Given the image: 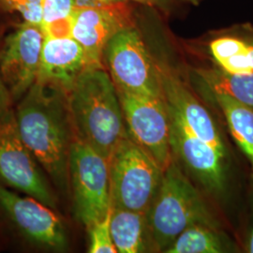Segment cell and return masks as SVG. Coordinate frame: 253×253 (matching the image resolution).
<instances>
[{"instance_id": "cell-12", "label": "cell", "mask_w": 253, "mask_h": 253, "mask_svg": "<svg viewBox=\"0 0 253 253\" xmlns=\"http://www.w3.org/2000/svg\"><path fill=\"white\" fill-rule=\"evenodd\" d=\"M73 36L87 55L92 66H103V53L109 41L118 32L133 27L126 2L112 3L92 9H74Z\"/></svg>"}, {"instance_id": "cell-15", "label": "cell", "mask_w": 253, "mask_h": 253, "mask_svg": "<svg viewBox=\"0 0 253 253\" xmlns=\"http://www.w3.org/2000/svg\"><path fill=\"white\" fill-rule=\"evenodd\" d=\"M110 227L118 253H147L155 250L146 212L112 207Z\"/></svg>"}, {"instance_id": "cell-25", "label": "cell", "mask_w": 253, "mask_h": 253, "mask_svg": "<svg viewBox=\"0 0 253 253\" xmlns=\"http://www.w3.org/2000/svg\"><path fill=\"white\" fill-rule=\"evenodd\" d=\"M251 205H252V222H251L250 230L245 242V249L248 253H253V175L251 180Z\"/></svg>"}, {"instance_id": "cell-11", "label": "cell", "mask_w": 253, "mask_h": 253, "mask_svg": "<svg viewBox=\"0 0 253 253\" xmlns=\"http://www.w3.org/2000/svg\"><path fill=\"white\" fill-rule=\"evenodd\" d=\"M0 208L29 241L56 252L67 249L66 229L53 208L31 196L23 197L1 183Z\"/></svg>"}, {"instance_id": "cell-13", "label": "cell", "mask_w": 253, "mask_h": 253, "mask_svg": "<svg viewBox=\"0 0 253 253\" xmlns=\"http://www.w3.org/2000/svg\"><path fill=\"white\" fill-rule=\"evenodd\" d=\"M163 97L191 133L227 156V149L214 119L189 88L168 68L159 65Z\"/></svg>"}, {"instance_id": "cell-29", "label": "cell", "mask_w": 253, "mask_h": 253, "mask_svg": "<svg viewBox=\"0 0 253 253\" xmlns=\"http://www.w3.org/2000/svg\"><path fill=\"white\" fill-rule=\"evenodd\" d=\"M110 3H118V2H126L128 0H108Z\"/></svg>"}, {"instance_id": "cell-17", "label": "cell", "mask_w": 253, "mask_h": 253, "mask_svg": "<svg viewBox=\"0 0 253 253\" xmlns=\"http://www.w3.org/2000/svg\"><path fill=\"white\" fill-rule=\"evenodd\" d=\"M212 98L221 110L231 134L253 171V108L225 95L212 94Z\"/></svg>"}, {"instance_id": "cell-9", "label": "cell", "mask_w": 253, "mask_h": 253, "mask_svg": "<svg viewBox=\"0 0 253 253\" xmlns=\"http://www.w3.org/2000/svg\"><path fill=\"white\" fill-rule=\"evenodd\" d=\"M43 42L42 27L27 22L5 40L0 53V79L14 102L37 81Z\"/></svg>"}, {"instance_id": "cell-6", "label": "cell", "mask_w": 253, "mask_h": 253, "mask_svg": "<svg viewBox=\"0 0 253 253\" xmlns=\"http://www.w3.org/2000/svg\"><path fill=\"white\" fill-rule=\"evenodd\" d=\"M69 181L76 217L86 228L112 209L108 161L79 139H73L69 155Z\"/></svg>"}, {"instance_id": "cell-26", "label": "cell", "mask_w": 253, "mask_h": 253, "mask_svg": "<svg viewBox=\"0 0 253 253\" xmlns=\"http://www.w3.org/2000/svg\"><path fill=\"white\" fill-rule=\"evenodd\" d=\"M248 43V49H249V55L251 58V62H252V66H253V41H249V40H245Z\"/></svg>"}, {"instance_id": "cell-2", "label": "cell", "mask_w": 253, "mask_h": 253, "mask_svg": "<svg viewBox=\"0 0 253 253\" xmlns=\"http://www.w3.org/2000/svg\"><path fill=\"white\" fill-rule=\"evenodd\" d=\"M74 137L107 161L127 135L117 87L103 66L86 69L67 94Z\"/></svg>"}, {"instance_id": "cell-10", "label": "cell", "mask_w": 253, "mask_h": 253, "mask_svg": "<svg viewBox=\"0 0 253 253\" xmlns=\"http://www.w3.org/2000/svg\"><path fill=\"white\" fill-rule=\"evenodd\" d=\"M167 108L172 156L206 190L215 194L223 192L227 184L226 155L191 133L172 109L168 105Z\"/></svg>"}, {"instance_id": "cell-22", "label": "cell", "mask_w": 253, "mask_h": 253, "mask_svg": "<svg viewBox=\"0 0 253 253\" xmlns=\"http://www.w3.org/2000/svg\"><path fill=\"white\" fill-rule=\"evenodd\" d=\"M42 23L48 24L73 14L75 7L74 0H42ZM41 25V26H42Z\"/></svg>"}, {"instance_id": "cell-14", "label": "cell", "mask_w": 253, "mask_h": 253, "mask_svg": "<svg viewBox=\"0 0 253 253\" xmlns=\"http://www.w3.org/2000/svg\"><path fill=\"white\" fill-rule=\"evenodd\" d=\"M92 66L73 37L44 38L37 81L67 94L78 77Z\"/></svg>"}, {"instance_id": "cell-16", "label": "cell", "mask_w": 253, "mask_h": 253, "mask_svg": "<svg viewBox=\"0 0 253 253\" xmlns=\"http://www.w3.org/2000/svg\"><path fill=\"white\" fill-rule=\"evenodd\" d=\"M236 250L233 240L218 226L195 224L182 232L164 253H223Z\"/></svg>"}, {"instance_id": "cell-8", "label": "cell", "mask_w": 253, "mask_h": 253, "mask_svg": "<svg viewBox=\"0 0 253 253\" xmlns=\"http://www.w3.org/2000/svg\"><path fill=\"white\" fill-rule=\"evenodd\" d=\"M118 93L127 134L164 171L174 160L170 145L169 113L164 97Z\"/></svg>"}, {"instance_id": "cell-24", "label": "cell", "mask_w": 253, "mask_h": 253, "mask_svg": "<svg viewBox=\"0 0 253 253\" xmlns=\"http://www.w3.org/2000/svg\"><path fill=\"white\" fill-rule=\"evenodd\" d=\"M110 3L108 0H74L75 9H92L106 6Z\"/></svg>"}, {"instance_id": "cell-28", "label": "cell", "mask_w": 253, "mask_h": 253, "mask_svg": "<svg viewBox=\"0 0 253 253\" xmlns=\"http://www.w3.org/2000/svg\"><path fill=\"white\" fill-rule=\"evenodd\" d=\"M133 1H137V2H142V3H148L151 4L155 0H133Z\"/></svg>"}, {"instance_id": "cell-27", "label": "cell", "mask_w": 253, "mask_h": 253, "mask_svg": "<svg viewBox=\"0 0 253 253\" xmlns=\"http://www.w3.org/2000/svg\"><path fill=\"white\" fill-rule=\"evenodd\" d=\"M184 1L189 2V3L192 4V5H198L202 0H184Z\"/></svg>"}, {"instance_id": "cell-23", "label": "cell", "mask_w": 253, "mask_h": 253, "mask_svg": "<svg viewBox=\"0 0 253 253\" xmlns=\"http://www.w3.org/2000/svg\"><path fill=\"white\" fill-rule=\"evenodd\" d=\"M73 14L67 18L60 19L52 23L42 25L44 38H64L73 37Z\"/></svg>"}, {"instance_id": "cell-18", "label": "cell", "mask_w": 253, "mask_h": 253, "mask_svg": "<svg viewBox=\"0 0 253 253\" xmlns=\"http://www.w3.org/2000/svg\"><path fill=\"white\" fill-rule=\"evenodd\" d=\"M211 94H220L253 108V73H228L218 68L197 71Z\"/></svg>"}, {"instance_id": "cell-21", "label": "cell", "mask_w": 253, "mask_h": 253, "mask_svg": "<svg viewBox=\"0 0 253 253\" xmlns=\"http://www.w3.org/2000/svg\"><path fill=\"white\" fill-rule=\"evenodd\" d=\"M6 9L16 11L25 22L41 26L42 23V0H0Z\"/></svg>"}, {"instance_id": "cell-5", "label": "cell", "mask_w": 253, "mask_h": 253, "mask_svg": "<svg viewBox=\"0 0 253 253\" xmlns=\"http://www.w3.org/2000/svg\"><path fill=\"white\" fill-rule=\"evenodd\" d=\"M112 207L146 212L163 182V168L128 136L108 161Z\"/></svg>"}, {"instance_id": "cell-19", "label": "cell", "mask_w": 253, "mask_h": 253, "mask_svg": "<svg viewBox=\"0 0 253 253\" xmlns=\"http://www.w3.org/2000/svg\"><path fill=\"white\" fill-rule=\"evenodd\" d=\"M210 50L218 67L228 73H253L248 43L237 37H222L210 43Z\"/></svg>"}, {"instance_id": "cell-4", "label": "cell", "mask_w": 253, "mask_h": 253, "mask_svg": "<svg viewBox=\"0 0 253 253\" xmlns=\"http://www.w3.org/2000/svg\"><path fill=\"white\" fill-rule=\"evenodd\" d=\"M14 101L0 79V179L53 209L56 196L19 131Z\"/></svg>"}, {"instance_id": "cell-3", "label": "cell", "mask_w": 253, "mask_h": 253, "mask_svg": "<svg viewBox=\"0 0 253 253\" xmlns=\"http://www.w3.org/2000/svg\"><path fill=\"white\" fill-rule=\"evenodd\" d=\"M146 218L154 248L163 253L189 227L218 226L199 190L174 161L164 170L162 185L146 211Z\"/></svg>"}, {"instance_id": "cell-1", "label": "cell", "mask_w": 253, "mask_h": 253, "mask_svg": "<svg viewBox=\"0 0 253 253\" xmlns=\"http://www.w3.org/2000/svg\"><path fill=\"white\" fill-rule=\"evenodd\" d=\"M15 115L27 149L54 184L65 189L74 139L66 94L36 81L19 100Z\"/></svg>"}, {"instance_id": "cell-7", "label": "cell", "mask_w": 253, "mask_h": 253, "mask_svg": "<svg viewBox=\"0 0 253 253\" xmlns=\"http://www.w3.org/2000/svg\"><path fill=\"white\" fill-rule=\"evenodd\" d=\"M103 59L117 90L163 97L159 66L148 54L135 27L126 28L113 37L105 46Z\"/></svg>"}, {"instance_id": "cell-20", "label": "cell", "mask_w": 253, "mask_h": 253, "mask_svg": "<svg viewBox=\"0 0 253 253\" xmlns=\"http://www.w3.org/2000/svg\"><path fill=\"white\" fill-rule=\"evenodd\" d=\"M111 213L102 219L96 221L87 228L89 234V247L88 253H117L118 251L114 244L111 234Z\"/></svg>"}]
</instances>
